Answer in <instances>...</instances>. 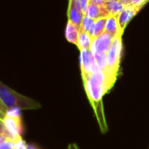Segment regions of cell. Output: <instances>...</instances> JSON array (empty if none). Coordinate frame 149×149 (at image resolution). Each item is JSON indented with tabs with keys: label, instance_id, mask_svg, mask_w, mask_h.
Here are the masks:
<instances>
[{
	"label": "cell",
	"instance_id": "cell-1",
	"mask_svg": "<svg viewBox=\"0 0 149 149\" xmlns=\"http://www.w3.org/2000/svg\"><path fill=\"white\" fill-rule=\"evenodd\" d=\"M82 77L86 95L94 111L100 131L102 133H105L108 132V125L104 111L103 97L111 89L108 84L104 73L100 69Z\"/></svg>",
	"mask_w": 149,
	"mask_h": 149
},
{
	"label": "cell",
	"instance_id": "cell-2",
	"mask_svg": "<svg viewBox=\"0 0 149 149\" xmlns=\"http://www.w3.org/2000/svg\"><path fill=\"white\" fill-rule=\"evenodd\" d=\"M0 99L8 110L13 108L20 110H37L41 107V104L36 100L15 91L1 81H0Z\"/></svg>",
	"mask_w": 149,
	"mask_h": 149
},
{
	"label": "cell",
	"instance_id": "cell-3",
	"mask_svg": "<svg viewBox=\"0 0 149 149\" xmlns=\"http://www.w3.org/2000/svg\"><path fill=\"white\" fill-rule=\"evenodd\" d=\"M122 50H123L122 36L118 35L113 39L111 46L107 52V66L104 74L111 89L113 87L118 74Z\"/></svg>",
	"mask_w": 149,
	"mask_h": 149
},
{
	"label": "cell",
	"instance_id": "cell-4",
	"mask_svg": "<svg viewBox=\"0 0 149 149\" xmlns=\"http://www.w3.org/2000/svg\"><path fill=\"white\" fill-rule=\"evenodd\" d=\"M20 109L13 108L10 109L7 111L6 117L3 119L5 125V132L4 135L7 139L15 141L20 138H22L23 125L21 120V113Z\"/></svg>",
	"mask_w": 149,
	"mask_h": 149
},
{
	"label": "cell",
	"instance_id": "cell-5",
	"mask_svg": "<svg viewBox=\"0 0 149 149\" xmlns=\"http://www.w3.org/2000/svg\"><path fill=\"white\" fill-rule=\"evenodd\" d=\"M79 62L82 77L92 74L93 72L99 69L95 59V55L91 49L80 51Z\"/></svg>",
	"mask_w": 149,
	"mask_h": 149
},
{
	"label": "cell",
	"instance_id": "cell-6",
	"mask_svg": "<svg viewBox=\"0 0 149 149\" xmlns=\"http://www.w3.org/2000/svg\"><path fill=\"white\" fill-rule=\"evenodd\" d=\"M141 9L133 7L130 5H127L125 6L124 10L118 15V27H119V33L121 35H123L127 25L129 22L135 17Z\"/></svg>",
	"mask_w": 149,
	"mask_h": 149
},
{
	"label": "cell",
	"instance_id": "cell-7",
	"mask_svg": "<svg viewBox=\"0 0 149 149\" xmlns=\"http://www.w3.org/2000/svg\"><path fill=\"white\" fill-rule=\"evenodd\" d=\"M113 39L114 38L111 35L107 34L106 33H104L97 39L93 40L91 50L94 54L107 53L111 46Z\"/></svg>",
	"mask_w": 149,
	"mask_h": 149
},
{
	"label": "cell",
	"instance_id": "cell-8",
	"mask_svg": "<svg viewBox=\"0 0 149 149\" xmlns=\"http://www.w3.org/2000/svg\"><path fill=\"white\" fill-rule=\"evenodd\" d=\"M86 16L93 19L94 20H97L101 18H109V15L104 8V6H99L94 3L90 2L87 12L85 13Z\"/></svg>",
	"mask_w": 149,
	"mask_h": 149
},
{
	"label": "cell",
	"instance_id": "cell-9",
	"mask_svg": "<svg viewBox=\"0 0 149 149\" xmlns=\"http://www.w3.org/2000/svg\"><path fill=\"white\" fill-rule=\"evenodd\" d=\"M80 34V27L77 26V25H74L71 21L67 22L66 28H65V38L66 40L74 45H77L78 42V38Z\"/></svg>",
	"mask_w": 149,
	"mask_h": 149
},
{
	"label": "cell",
	"instance_id": "cell-10",
	"mask_svg": "<svg viewBox=\"0 0 149 149\" xmlns=\"http://www.w3.org/2000/svg\"><path fill=\"white\" fill-rule=\"evenodd\" d=\"M84 17V14L80 13L77 8L74 4L73 0H68V21H71L74 25L80 27L81 23L83 21V19Z\"/></svg>",
	"mask_w": 149,
	"mask_h": 149
},
{
	"label": "cell",
	"instance_id": "cell-11",
	"mask_svg": "<svg viewBox=\"0 0 149 149\" xmlns=\"http://www.w3.org/2000/svg\"><path fill=\"white\" fill-rule=\"evenodd\" d=\"M104 8L109 15L111 16H118L125 8V5L121 2V0H114V1L104 2Z\"/></svg>",
	"mask_w": 149,
	"mask_h": 149
},
{
	"label": "cell",
	"instance_id": "cell-12",
	"mask_svg": "<svg viewBox=\"0 0 149 149\" xmlns=\"http://www.w3.org/2000/svg\"><path fill=\"white\" fill-rule=\"evenodd\" d=\"M104 33L111 35V37L115 38L118 35H121L119 33V27L118 23V16H111L107 19L105 24ZM123 36V35H121Z\"/></svg>",
	"mask_w": 149,
	"mask_h": 149
},
{
	"label": "cell",
	"instance_id": "cell-13",
	"mask_svg": "<svg viewBox=\"0 0 149 149\" xmlns=\"http://www.w3.org/2000/svg\"><path fill=\"white\" fill-rule=\"evenodd\" d=\"M107 19L108 18H101V19L95 20V22L90 31V35L91 36L92 40L97 39L98 36H100L101 34H103L104 33Z\"/></svg>",
	"mask_w": 149,
	"mask_h": 149
},
{
	"label": "cell",
	"instance_id": "cell-14",
	"mask_svg": "<svg viewBox=\"0 0 149 149\" xmlns=\"http://www.w3.org/2000/svg\"><path fill=\"white\" fill-rule=\"evenodd\" d=\"M92 41H93V40H92L91 36L90 35V33L80 31V34H79L78 42H77V47L79 49V51L88 50V49L91 48Z\"/></svg>",
	"mask_w": 149,
	"mask_h": 149
},
{
	"label": "cell",
	"instance_id": "cell-15",
	"mask_svg": "<svg viewBox=\"0 0 149 149\" xmlns=\"http://www.w3.org/2000/svg\"><path fill=\"white\" fill-rule=\"evenodd\" d=\"M95 59L97 64V67L99 68L100 70H102L104 73L106 70V66H107V53L104 54H94Z\"/></svg>",
	"mask_w": 149,
	"mask_h": 149
},
{
	"label": "cell",
	"instance_id": "cell-16",
	"mask_svg": "<svg viewBox=\"0 0 149 149\" xmlns=\"http://www.w3.org/2000/svg\"><path fill=\"white\" fill-rule=\"evenodd\" d=\"M94 22H95V20L93 19L84 15V17L83 19V21L81 23V26H80V31L90 33V31H91Z\"/></svg>",
	"mask_w": 149,
	"mask_h": 149
},
{
	"label": "cell",
	"instance_id": "cell-17",
	"mask_svg": "<svg viewBox=\"0 0 149 149\" xmlns=\"http://www.w3.org/2000/svg\"><path fill=\"white\" fill-rule=\"evenodd\" d=\"M148 2H149V0H129L128 5L136 8L142 9L145 6V5H146V3Z\"/></svg>",
	"mask_w": 149,
	"mask_h": 149
},
{
	"label": "cell",
	"instance_id": "cell-18",
	"mask_svg": "<svg viewBox=\"0 0 149 149\" xmlns=\"http://www.w3.org/2000/svg\"><path fill=\"white\" fill-rule=\"evenodd\" d=\"M13 143H14V149H27L28 145L22 138L15 140Z\"/></svg>",
	"mask_w": 149,
	"mask_h": 149
},
{
	"label": "cell",
	"instance_id": "cell-19",
	"mask_svg": "<svg viewBox=\"0 0 149 149\" xmlns=\"http://www.w3.org/2000/svg\"><path fill=\"white\" fill-rule=\"evenodd\" d=\"M7 111H8V109L6 107V105L3 104L2 100L0 99V119H4L6 115H7Z\"/></svg>",
	"mask_w": 149,
	"mask_h": 149
},
{
	"label": "cell",
	"instance_id": "cell-20",
	"mask_svg": "<svg viewBox=\"0 0 149 149\" xmlns=\"http://www.w3.org/2000/svg\"><path fill=\"white\" fill-rule=\"evenodd\" d=\"M0 149H14V143L12 140H6L0 145Z\"/></svg>",
	"mask_w": 149,
	"mask_h": 149
},
{
	"label": "cell",
	"instance_id": "cell-21",
	"mask_svg": "<svg viewBox=\"0 0 149 149\" xmlns=\"http://www.w3.org/2000/svg\"><path fill=\"white\" fill-rule=\"evenodd\" d=\"M79 1H80V4H81L83 13L85 15V13L87 12V9H88V6H89V4H90V0H79Z\"/></svg>",
	"mask_w": 149,
	"mask_h": 149
},
{
	"label": "cell",
	"instance_id": "cell-22",
	"mask_svg": "<svg viewBox=\"0 0 149 149\" xmlns=\"http://www.w3.org/2000/svg\"><path fill=\"white\" fill-rule=\"evenodd\" d=\"M67 149H80V147L76 143H70V144H68Z\"/></svg>",
	"mask_w": 149,
	"mask_h": 149
},
{
	"label": "cell",
	"instance_id": "cell-23",
	"mask_svg": "<svg viewBox=\"0 0 149 149\" xmlns=\"http://www.w3.org/2000/svg\"><path fill=\"white\" fill-rule=\"evenodd\" d=\"M5 132V125L2 119H0V134H4Z\"/></svg>",
	"mask_w": 149,
	"mask_h": 149
},
{
	"label": "cell",
	"instance_id": "cell-24",
	"mask_svg": "<svg viewBox=\"0 0 149 149\" xmlns=\"http://www.w3.org/2000/svg\"><path fill=\"white\" fill-rule=\"evenodd\" d=\"M90 2L94 3V4H97V5H99V6H102V5L104 4V0H90Z\"/></svg>",
	"mask_w": 149,
	"mask_h": 149
},
{
	"label": "cell",
	"instance_id": "cell-25",
	"mask_svg": "<svg viewBox=\"0 0 149 149\" xmlns=\"http://www.w3.org/2000/svg\"><path fill=\"white\" fill-rule=\"evenodd\" d=\"M6 140H7L6 137L4 134H0V145H1L3 142H5Z\"/></svg>",
	"mask_w": 149,
	"mask_h": 149
},
{
	"label": "cell",
	"instance_id": "cell-26",
	"mask_svg": "<svg viewBox=\"0 0 149 149\" xmlns=\"http://www.w3.org/2000/svg\"><path fill=\"white\" fill-rule=\"evenodd\" d=\"M27 149H38V148L36 146H33V145H28L27 146Z\"/></svg>",
	"mask_w": 149,
	"mask_h": 149
},
{
	"label": "cell",
	"instance_id": "cell-27",
	"mask_svg": "<svg viewBox=\"0 0 149 149\" xmlns=\"http://www.w3.org/2000/svg\"><path fill=\"white\" fill-rule=\"evenodd\" d=\"M104 2H109V1H114V0H104Z\"/></svg>",
	"mask_w": 149,
	"mask_h": 149
},
{
	"label": "cell",
	"instance_id": "cell-28",
	"mask_svg": "<svg viewBox=\"0 0 149 149\" xmlns=\"http://www.w3.org/2000/svg\"><path fill=\"white\" fill-rule=\"evenodd\" d=\"M147 149H149V146H148V147H147Z\"/></svg>",
	"mask_w": 149,
	"mask_h": 149
}]
</instances>
